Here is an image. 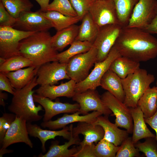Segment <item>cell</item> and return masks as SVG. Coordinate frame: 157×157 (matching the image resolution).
<instances>
[{
	"label": "cell",
	"mask_w": 157,
	"mask_h": 157,
	"mask_svg": "<svg viewBox=\"0 0 157 157\" xmlns=\"http://www.w3.org/2000/svg\"><path fill=\"white\" fill-rule=\"evenodd\" d=\"M153 138H147L144 142L135 144L139 151L143 152L147 157H157V144Z\"/></svg>",
	"instance_id": "74e56055"
},
{
	"label": "cell",
	"mask_w": 157,
	"mask_h": 157,
	"mask_svg": "<svg viewBox=\"0 0 157 157\" xmlns=\"http://www.w3.org/2000/svg\"><path fill=\"white\" fill-rule=\"evenodd\" d=\"M17 19L12 17L0 2V26L13 27Z\"/></svg>",
	"instance_id": "60d3db41"
},
{
	"label": "cell",
	"mask_w": 157,
	"mask_h": 157,
	"mask_svg": "<svg viewBox=\"0 0 157 157\" xmlns=\"http://www.w3.org/2000/svg\"><path fill=\"white\" fill-rule=\"evenodd\" d=\"M0 2L9 14L16 19L22 13L31 11L33 7L29 0H0Z\"/></svg>",
	"instance_id": "d6a6232c"
},
{
	"label": "cell",
	"mask_w": 157,
	"mask_h": 157,
	"mask_svg": "<svg viewBox=\"0 0 157 157\" xmlns=\"http://www.w3.org/2000/svg\"><path fill=\"white\" fill-rule=\"evenodd\" d=\"M39 10L41 14L51 22L53 27L57 31L76 24L81 20V18L78 16H69L54 11L44 12Z\"/></svg>",
	"instance_id": "f546056e"
},
{
	"label": "cell",
	"mask_w": 157,
	"mask_h": 157,
	"mask_svg": "<svg viewBox=\"0 0 157 157\" xmlns=\"http://www.w3.org/2000/svg\"><path fill=\"white\" fill-rule=\"evenodd\" d=\"M157 89V80L156 81V87Z\"/></svg>",
	"instance_id": "f907efd6"
},
{
	"label": "cell",
	"mask_w": 157,
	"mask_h": 157,
	"mask_svg": "<svg viewBox=\"0 0 157 157\" xmlns=\"http://www.w3.org/2000/svg\"><path fill=\"white\" fill-rule=\"evenodd\" d=\"M57 11L70 17L78 16L69 0H53L47 8V11Z\"/></svg>",
	"instance_id": "d590c367"
},
{
	"label": "cell",
	"mask_w": 157,
	"mask_h": 157,
	"mask_svg": "<svg viewBox=\"0 0 157 157\" xmlns=\"http://www.w3.org/2000/svg\"><path fill=\"white\" fill-rule=\"evenodd\" d=\"M72 131L74 136L79 134L83 135V139L79 144L81 146L97 143L103 138L104 135V130L101 126L85 122H79L76 127L72 128Z\"/></svg>",
	"instance_id": "44dd1931"
},
{
	"label": "cell",
	"mask_w": 157,
	"mask_h": 157,
	"mask_svg": "<svg viewBox=\"0 0 157 157\" xmlns=\"http://www.w3.org/2000/svg\"><path fill=\"white\" fill-rule=\"evenodd\" d=\"M39 67L33 66L4 73L13 87L16 89H20L26 86L36 75Z\"/></svg>",
	"instance_id": "484cf974"
},
{
	"label": "cell",
	"mask_w": 157,
	"mask_h": 157,
	"mask_svg": "<svg viewBox=\"0 0 157 157\" xmlns=\"http://www.w3.org/2000/svg\"><path fill=\"white\" fill-rule=\"evenodd\" d=\"M120 24L127 26L134 8L139 0H113Z\"/></svg>",
	"instance_id": "1f68e13d"
},
{
	"label": "cell",
	"mask_w": 157,
	"mask_h": 157,
	"mask_svg": "<svg viewBox=\"0 0 157 157\" xmlns=\"http://www.w3.org/2000/svg\"><path fill=\"white\" fill-rule=\"evenodd\" d=\"M52 27L51 22L41 14L39 10L22 13L17 19L13 27L21 31L35 32L48 31Z\"/></svg>",
	"instance_id": "5bb4252c"
},
{
	"label": "cell",
	"mask_w": 157,
	"mask_h": 157,
	"mask_svg": "<svg viewBox=\"0 0 157 157\" xmlns=\"http://www.w3.org/2000/svg\"><path fill=\"white\" fill-rule=\"evenodd\" d=\"M35 102L42 106L45 111L43 122L51 120L55 116L62 113H74L78 111L80 106L78 103L71 104L59 101H53L50 99L33 94Z\"/></svg>",
	"instance_id": "2e32d148"
},
{
	"label": "cell",
	"mask_w": 157,
	"mask_h": 157,
	"mask_svg": "<svg viewBox=\"0 0 157 157\" xmlns=\"http://www.w3.org/2000/svg\"><path fill=\"white\" fill-rule=\"evenodd\" d=\"M39 5L40 9V10L42 12H46L47 8L49 5L50 0H35Z\"/></svg>",
	"instance_id": "bcb514c9"
},
{
	"label": "cell",
	"mask_w": 157,
	"mask_h": 157,
	"mask_svg": "<svg viewBox=\"0 0 157 157\" xmlns=\"http://www.w3.org/2000/svg\"><path fill=\"white\" fill-rule=\"evenodd\" d=\"M51 37L48 31L35 32L20 41L19 54L30 60L36 67L57 61L58 53L52 45Z\"/></svg>",
	"instance_id": "7a4b0ae2"
},
{
	"label": "cell",
	"mask_w": 157,
	"mask_h": 157,
	"mask_svg": "<svg viewBox=\"0 0 157 157\" xmlns=\"http://www.w3.org/2000/svg\"><path fill=\"white\" fill-rule=\"evenodd\" d=\"M140 66V63L121 56L112 62L109 69L123 79L139 69Z\"/></svg>",
	"instance_id": "4316f807"
},
{
	"label": "cell",
	"mask_w": 157,
	"mask_h": 157,
	"mask_svg": "<svg viewBox=\"0 0 157 157\" xmlns=\"http://www.w3.org/2000/svg\"><path fill=\"white\" fill-rule=\"evenodd\" d=\"M89 12L99 27L111 24H120L113 0H96Z\"/></svg>",
	"instance_id": "30bf717a"
},
{
	"label": "cell",
	"mask_w": 157,
	"mask_h": 157,
	"mask_svg": "<svg viewBox=\"0 0 157 157\" xmlns=\"http://www.w3.org/2000/svg\"><path fill=\"white\" fill-rule=\"evenodd\" d=\"M123 27L120 24H111L99 27L93 43L97 51L96 62H101L106 58Z\"/></svg>",
	"instance_id": "ba28073f"
},
{
	"label": "cell",
	"mask_w": 157,
	"mask_h": 157,
	"mask_svg": "<svg viewBox=\"0 0 157 157\" xmlns=\"http://www.w3.org/2000/svg\"><path fill=\"white\" fill-rule=\"evenodd\" d=\"M97 51L94 46L87 52L71 58L67 63L66 70L70 79L76 83L81 82L89 74L90 69L96 62Z\"/></svg>",
	"instance_id": "5b68a950"
},
{
	"label": "cell",
	"mask_w": 157,
	"mask_h": 157,
	"mask_svg": "<svg viewBox=\"0 0 157 157\" xmlns=\"http://www.w3.org/2000/svg\"><path fill=\"white\" fill-rule=\"evenodd\" d=\"M78 111L73 114L65 113L61 117L57 119L52 121L43 122L40 126L43 128H48L50 130H55L63 128L67 125L75 122H85L93 123L96 121L97 117L102 114L97 111H93L87 114L80 115Z\"/></svg>",
	"instance_id": "e0dca14e"
},
{
	"label": "cell",
	"mask_w": 157,
	"mask_h": 157,
	"mask_svg": "<svg viewBox=\"0 0 157 157\" xmlns=\"http://www.w3.org/2000/svg\"><path fill=\"white\" fill-rule=\"evenodd\" d=\"M35 32L0 26V57L7 59L20 55L19 45L20 41Z\"/></svg>",
	"instance_id": "52a82bcc"
},
{
	"label": "cell",
	"mask_w": 157,
	"mask_h": 157,
	"mask_svg": "<svg viewBox=\"0 0 157 157\" xmlns=\"http://www.w3.org/2000/svg\"><path fill=\"white\" fill-rule=\"evenodd\" d=\"M130 108L133 122L131 137L133 143L135 144L140 140L143 138H155L156 135L147 127L143 113L140 108L138 106Z\"/></svg>",
	"instance_id": "603a6c76"
},
{
	"label": "cell",
	"mask_w": 157,
	"mask_h": 157,
	"mask_svg": "<svg viewBox=\"0 0 157 157\" xmlns=\"http://www.w3.org/2000/svg\"><path fill=\"white\" fill-rule=\"evenodd\" d=\"M144 120L146 123L155 131L156 133L155 139L157 144V110L153 115L149 118H144Z\"/></svg>",
	"instance_id": "f6af8a7d"
},
{
	"label": "cell",
	"mask_w": 157,
	"mask_h": 157,
	"mask_svg": "<svg viewBox=\"0 0 157 157\" xmlns=\"http://www.w3.org/2000/svg\"><path fill=\"white\" fill-rule=\"evenodd\" d=\"M157 90L156 87H149L144 92L137 103L145 119L153 115L157 110Z\"/></svg>",
	"instance_id": "f1b7e54d"
},
{
	"label": "cell",
	"mask_w": 157,
	"mask_h": 157,
	"mask_svg": "<svg viewBox=\"0 0 157 157\" xmlns=\"http://www.w3.org/2000/svg\"><path fill=\"white\" fill-rule=\"evenodd\" d=\"M114 45L122 56L139 63L157 56V39L141 28L123 27Z\"/></svg>",
	"instance_id": "6da1fadb"
},
{
	"label": "cell",
	"mask_w": 157,
	"mask_h": 157,
	"mask_svg": "<svg viewBox=\"0 0 157 157\" xmlns=\"http://www.w3.org/2000/svg\"><path fill=\"white\" fill-rule=\"evenodd\" d=\"M76 82L70 79L65 83H61L58 85H40L35 90V92L40 96L53 100L60 97L72 98L75 94V89Z\"/></svg>",
	"instance_id": "ac0fdd59"
},
{
	"label": "cell",
	"mask_w": 157,
	"mask_h": 157,
	"mask_svg": "<svg viewBox=\"0 0 157 157\" xmlns=\"http://www.w3.org/2000/svg\"><path fill=\"white\" fill-rule=\"evenodd\" d=\"M80 106L81 114L85 115L91 111H97L108 116L112 112L104 104L95 90H88L84 92L76 93L72 98Z\"/></svg>",
	"instance_id": "8fae6325"
},
{
	"label": "cell",
	"mask_w": 157,
	"mask_h": 157,
	"mask_svg": "<svg viewBox=\"0 0 157 157\" xmlns=\"http://www.w3.org/2000/svg\"><path fill=\"white\" fill-rule=\"evenodd\" d=\"M6 59L0 57V65L3 64L5 61Z\"/></svg>",
	"instance_id": "681fc988"
},
{
	"label": "cell",
	"mask_w": 157,
	"mask_h": 157,
	"mask_svg": "<svg viewBox=\"0 0 157 157\" xmlns=\"http://www.w3.org/2000/svg\"><path fill=\"white\" fill-rule=\"evenodd\" d=\"M100 86L124 102L125 95L122 79L109 69L102 77Z\"/></svg>",
	"instance_id": "cb8c5ba5"
},
{
	"label": "cell",
	"mask_w": 157,
	"mask_h": 157,
	"mask_svg": "<svg viewBox=\"0 0 157 157\" xmlns=\"http://www.w3.org/2000/svg\"><path fill=\"white\" fill-rule=\"evenodd\" d=\"M73 127L72 124L69 126L71 131V136L70 139L67 142L61 145H59L57 141L52 142L48 151L45 154H40L39 157H71L76 153L80 149L81 147H74L71 149H68L69 147L74 144H79L81 142L78 135L74 136L72 131Z\"/></svg>",
	"instance_id": "d6986e66"
},
{
	"label": "cell",
	"mask_w": 157,
	"mask_h": 157,
	"mask_svg": "<svg viewBox=\"0 0 157 157\" xmlns=\"http://www.w3.org/2000/svg\"><path fill=\"white\" fill-rule=\"evenodd\" d=\"M26 126L29 135L31 136L39 138L42 143V149L43 153L46 151L45 143L50 139H55L57 136L63 137L69 140L71 136L69 127L65 126L60 131L50 130L42 129L37 124L27 122Z\"/></svg>",
	"instance_id": "7402d4cb"
},
{
	"label": "cell",
	"mask_w": 157,
	"mask_h": 157,
	"mask_svg": "<svg viewBox=\"0 0 157 157\" xmlns=\"http://www.w3.org/2000/svg\"><path fill=\"white\" fill-rule=\"evenodd\" d=\"M95 145L94 143L85 144L82 146L79 150L74 154L73 157H96L95 153Z\"/></svg>",
	"instance_id": "b9f144b4"
},
{
	"label": "cell",
	"mask_w": 157,
	"mask_h": 157,
	"mask_svg": "<svg viewBox=\"0 0 157 157\" xmlns=\"http://www.w3.org/2000/svg\"><path fill=\"white\" fill-rule=\"evenodd\" d=\"M0 90L8 92L13 95L15 89L12 86L10 81L5 73L0 72Z\"/></svg>",
	"instance_id": "7bdbcfd3"
},
{
	"label": "cell",
	"mask_w": 157,
	"mask_h": 157,
	"mask_svg": "<svg viewBox=\"0 0 157 157\" xmlns=\"http://www.w3.org/2000/svg\"></svg>",
	"instance_id": "816d5d0a"
},
{
	"label": "cell",
	"mask_w": 157,
	"mask_h": 157,
	"mask_svg": "<svg viewBox=\"0 0 157 157\" xmlns=\"http://www.w3.org/2000/svg\"><path fill=\"white\" fill-rule=\"evenodd\" d=\"M155 79L154 75L140 68L122 79L125 95V105L130 108L137 107L138 101Z\"/></svg>",
	"instance_id": "277c9868"
},
{
	"label": "cell",
	"mask_w": 157,
	"mask_h": 157,
	"mask_svg": "<svg viewBox=\"0 0 157 157\" xmlns=\"http://www.w3.org/2000/svg\"><path fill=\"white\" fill-rule=\"evenodd\" d=\"M121 56L114 45L106 58L103 61L96 62L92 71L83 81L76 83L75 87L76 93L84 92L88 90H96L100 86L101 79L106 72L109 69L112 62Z\"/></svg>",
	"instance_id": "8992f818"
},
{
	"label": "cell",
	"mask_w": 157,
	"mask_h": 157,
	"mask_svg": "<svg viewBox=\"0 0 157 157\" xmlns=\"http://www.w3.org/2000/svg\"><path fill=\"white\" fill-rule=\"evenodd\" d=\"M143 29L150 34H157V7L154 17L151 22Z\"/></svg>",
	"instance_id": "ee69618b"
},
{
	"label": "cell",
	"mask_w": 157,
	"mask_h": 157,
	"mask_svg": "<svg viewBox=\"0 0 157 157\" xmlns=\"http://www.w3.org/2000/svg\"><path fill=\"white\" fill-rule=\"evenodd\" d=\"M79 26L74 24L57 31L52 36L51 43L56 51H61L76 39L78 32Z\"/></svg>",
	"instance_id": "d4e9b609"
},
{
	"label": "cell",
	"mask_w": 157,
	"mask_h": 157,
	"mask_svg": "<svg viewBox=\"0 0 157 157\" xmlns=\"http://www.w3.org/2000/svg\"><path fill=\"white\" fill-rule=\"evenodd\" d=\"M139 151L133 143L132 138L128 137L122 143L116 157H134L140 156Z\"/></svg>",
	"instance_id": "8d00e7d4"
},
{
	"label": "cell",
	"mask_w": 157,
	"mask_h": 157,
	"mask_svg": "<svg viewBox=\"0 0 157 157\" xmlns=\"http://www.w3.org/2000/svg\"><path fill=\"white\" fill-rule=\"evenodd\" d=\"M119 146L103 138L95 145V153L96 157H116Z\"/></svg>",
	"instance_id": "e575fe53"
},
{
	"label": "cell",
	"mask_w": 157,
	"mask_h": 157,
	"mask_svg": "<svg viewBox=\"0 0 157 157\" xmlns=\"http://www.w3.org/2000/svg\"><path fill=\"white\" fill-rule=\"evenodd\" d=\"M101 97L115 116V124L118 127L125 129L129 133H132L133 122L130 108L108 91L104 93Z\"/></svg>",
	"instance_id": "9c48e42d"
},
{
	"label": "cell",
	"mask_w": 157,
	"mask_h": 157,
	"mask_svg": "<svg viewBox=\"0 0 157 157\" xmlns=\"http://www.w3.org/2000/svg\"><path fill=\"white\" fill-rule=\"evenodd\" d=\"M67 63L56 61L40 66L36 75L38 84L52 85L62 80L70 79L67 72Z\"/></svg>",
	"instance_id": "4fadbf2b"
},
{
	"label": "cell",
	"mask_w": 157,
	"mask_h": 157,
	"mask_svg": "<svg viewBox=\"0 0 157 157\" xmlns=\"http://www.w3.org/2000/svg\"><path fill=\"white\" fill-rule=\"evenodd\" d=\"M81 20L75 40L88 41L93 44L98 34L99 27L94 22L89 12Z\"/></svg>",
	"instance_id": "83f0119b"
},
{
	"label": "cell",
	"mask_w": 157,
	"mask_h": 157,
	"mask_svg": "<svg viewBox=\"0 0 157 157\" xmlns=\"http://www.w3.org/2000/svg\"><path fill=\"white\" fill-rule=\"evenodd\" d=\"M108 116H99L95 122L92 124L101 126L104 131L103 138L115 145L119 146L129 137V133L126 130L120 129L115 124L111 122Z\"/></svg>",
	"instance_id": "ffe728a7"
},
{
	"label": "cell",
	"mask_w": 157,
	"mask_h": 157,
	"mask_svg": "<svg viewBox=\"0 0 157 157\" xmlns=\"http://www.w3.org/2000/svg\"><path fill=\"white\" fill-rule=\"evenodd\" d=\"M157 7V0H139L125 26L144 29L154 17Z\"/></svg>",
	"instance_id": "7c38bea8"
},
{
	"label": "cell",
	"mask_w": 157,
	"mask_h": 157,
	"mask_svg": "<svg viewBox=\"0 0 157 157\" xmlns=\"http://www.w3.org/2000/svg\"><path fill=\"white\" fill-rule=\"evenodd\" d=\"M93 44L89 42L75 40L67 50L57 54L58 61L63 63H67L74 56L87 52L92 47Z\"/></svg>",
	"instance_id": "4dcf8cb0"
},
{
	"label": "cell",
	"mask_w": 157,
	"mask_h": 157,
	"mask_svg": "<svg viewBox=\"0 0 157 157\" xmlns=\"http://www.w3.org/2000/svg\"><path fill=\"white\" fill-rule=\"evenodd\" d=\"M37 76L34 77L24 87L20 89H15L11 101L8 109L16 117L26 120L27 122L32 123L40 120L43 116L39 112L43 110L39 104L36 106L33 98L35 91L33 89L38 84Z\"/></svg>",
	"instance_id": "3957f363"
},
{
	"label": "cell",
	"mask_w": 157,
	"mask_h": 157,
	"mask_svg": "<svg viewBox=\"0 0 157 157\" xmlns=\"http://www.w3.org/2000/svg\"><path fill=\"white\" fill-rule=\"evenodd\" d=\"M78 16L81 19L89 12V10L96 0H69Z\"/></svg>",
	"instance_id": "f35d334b"
},
{
	"label": "cell",
	"mask_w": 157,
	"mask_h": 157,
	"mask_svg": "<svg viewBox=\"0 0 157 157\" xmlns=\"http://www.w3.org/2000/svg\"><path fill=\"white\" fill-rule=\"evenodd\" d=\"M13 151L12 150H8L6 149L3 150H0V157H2L4 154L11 153Z\"/></svg>",
	"instance_id": "c3c4849f"
},
{
	"label": "cell",
	"mask_w": 157,
	"mask_h": 157,
	"mask_svg": "<svg viewBox=\"0 0 157 157\" xmlns=\"http://www.w3.org/2000/svg\"><path fill=\"white\" fill-rule=\"evenodd\" d=\"M26 122L21 117L15 119L8 130L0 146V150L6 149L10 145L17 143H24L31 148L33 144L28 136Z\"/></svg>",
	"instance_id": "9a60e30c"
},
{
	"label": "cell",
	"mask_w": 157,
	"mask_h": 157,
	"mask_svg": "<svg viewBox=\"0 0 157 157\" xmlns=\"http://www.w3.org/2000/svg\"><path fill=\"white\" fill-rule=\"evenodd\" d=\"M33 66V63L30 60L18 55L6 59L5 62L0 65V72L6 73Z\"/></svg>",
	"instance_id": "836d02e7"
},
{
	"label": "cell",
	"mask_w": 157,
	"mask_h": 157,
	"mask_svg": "<svg viewBox=\"0 0 157 157\" xmlns=\"http://www.w3.org/2000/svg\"><path fill=\"white\" fill-rule=\"evenodd\" d=\"M8 97L7 94L2 92V91L0 90V104L5 107V104L4 101L7 99Z\"/></svg>",
	"instance_id": "7dc6e473"
},
{
	"label": "cell",
	"mask_w": 157,
	"mask_h": 157,
	"mask_svg": "<svg viewBox=\"0 0 157 157\" xmlns=\"http://www.w3.org/2000/svg\"><path fill=\"white\" fill-rule=\"evenodd\" d=\"M16 116L14 113H5L0 117V145L2 144L6 134Z\"/></svg>",
	"instance_id": "ab89813d"
}]
</instances>
